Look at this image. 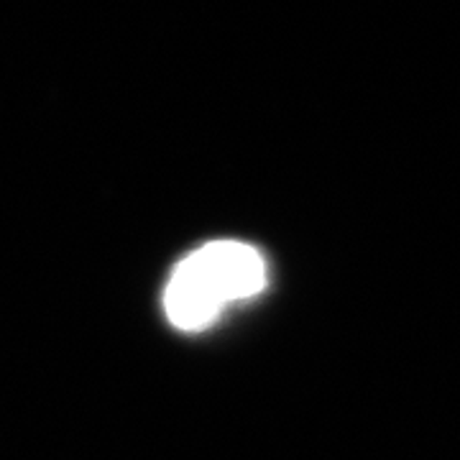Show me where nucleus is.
<instances>
[{
  "instance_id": "nucleus-1",
  "label": "nucleus",
  "mask_w": 460,
  "mask_h": 460,
  "mask_svg": "<svg viewBox=\"0 0 460 460\" xmlns=\"http://www.w3.org/2000/svg\"><path fill=\"white\" fill-rule=\"evenodd\" d=\"M266 287V263L256 248L213 241L184 256L164 289V313L180 330H205L230 302L256 296Z\"/></svg>"
}]
</instances>
